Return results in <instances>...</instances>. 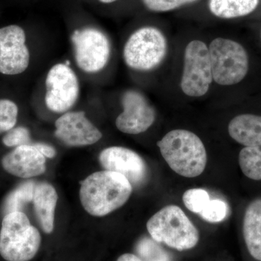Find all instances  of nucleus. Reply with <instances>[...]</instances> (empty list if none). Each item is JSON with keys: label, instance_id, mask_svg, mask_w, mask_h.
<instances>
[{"label": "nucleus", "instance_id": "f257e3e1", "mask_svg": "<svg viewBox=\"0 0 261 261\" xmlns=\"http://www.w3.org/2000/svg\"><path fill=\"white\" fill-rule=\"evenodd\" d=\"M132 190L133 187L124 176L105 170L81 181L80 200L87 213L102 217L124 205Z\"/></svg>", "mask_w": 261, "mask_h": 261}, {"label": "nucleus", "instance_id": "f03ea898", "mask_svg": "<svg viewBox=\"0 0 261 261\" xmlns=\"http://www.w3.org/2000/svg\"><path fill=\"white\" fill-rule=\"evenodd\" d=\"M157 145L168 166L180 176L197 177L205 170L207 160L205 147L193 132L171 130Z\"/></svg>", "mask_w": 261, "mask_h": 261}, {"label": "nucleus", "instance_id": "7ed1b4c3", "mask_svg": "<svg viewBox=\"0 0 261 261\" xmlns=\"http://www.w3.org/2000/svg\"><path fill=\"white\" fill-rule=\"evenodd\" d=\"M42 238L27 215L15 211L5 215L0 230V255L7 261H29L37 255Z\"/></svg>", "mask_w": 261, "mask_h": 261}, {"label": "nucleus", "instance_id": "20e7f679", "mask_svg": "<svg viewBox=\"0 0 261 261\" xmlns=\"http://www.w3.org/2000/svg\"><path fill=\"white\" fill-rule=\"evenodd\" d=\"M151 238L178 251L190 250L198 243V230L183 211L176 205H167L154 214L147 223Z\"/></svg>", "mask_w": 261, "mask_h": 261}, {"label": "nucleus", "instance_id": "39448f33", "mask_svg": "<svg viewBox=\"0 0 261 261\" xmlns=\"http://www.w3.org/2000/svg\"><path fill=\"white\" fill-rule=\"evenodd\" d=\"M208 50L213 79L216 83L233 85L245 78L248 71V57L241 44L218 38L211 43Z\"/></svg>", "mask_w": 261, "mask_h": 261}, {"label": "nucleus", "instance_id": "423d86ee", "mask_svg": "<svg viewBox=\"0 0 261 261\" xmlns=\"http://www.w3.org/2000/svg\"><path fill=\"white\" fill-rule=\"evenodd\" d=\"M75 65L84 73L96 74L109 63L111 44L106 34L93 27L76 29L70 36Z\"/></svg>", "mask_w": 261, "mask_h": 261}, {"label": "nucleus", "instance_id": "0eeeda50", "mask_svg": "<svg viewBox=\"0 0 261 261\" xmlns=\"http://www.w3.org/2000/svg\"><path fill=\"white\" fill-rule=\"evenodd\" d=\"M167 49L166 38L159 29L143 27L134 32L123 48L127 66L140 71H148L164 59Z\"/></svg>", "mask_w": 261, "mask_h": 261}, {"label": "nucleus", "instance_id": "6e6552de", "mask_svg": "<svg viewBox=\"0 0 261 261\" xmlns=\"http://www.w3.org/2000/svg\"><path fill=\"white\" fill-rule=\"evenodd\" d=\"M81 85L78 75L68 63H58L48 70L45 79L44 102L48 110L63 114L79 100Z\"/></svg>", "mask_w": 261, "mask_h": 261}, {"label": "nucleus", "instance_id": "1a4fd4ad", "mask_svg": "<svg viewBox=\"0 0 261 261\" xmlns=\"http://www.w3.org/2000/svg\"><path fill=\"white\" fill-rule=\"evenodd\" d=\"M213 80L208 48L201 41H192L185 49L182 91L190 97H201L207 93Z\"/></svg>", "mask_w": 261, "mask_h": 261}, {"label": "nucleus", "instance_id": "9d476101", "mask_svg": "<svg viewBox=\"0 0 261 261\" xmlns=\"http://www.w3.org/2000/svg\"><path fill=\"white\" fill-rule=\"evenodd\" d=\"M25 30L18 25L0 28V73L21 74L28 69L31 53Z\"/></svg>", "mask_w": 261, "mask_h": 261}, {"label": "nucleus", "instance_id": "9b49d317", "mask_svg": "<svg viewBox=\"0 0 261 261\" xmlns=\"http://www.w3.org/2000/svg\"><path fill=\"white\" fill-rule=\"evenodd\" d=\"M55 136L70 147L94 145L101 140L102 132L86 116L84 111H68L56 120Z\"/></svg>", "mask_w": 261, "mask_h": 261}, {"label": "nucleus", "instance_id": "f8f14e48", "mask_svg": "<svg viewBox=\"0 0 261 261\" xmlns=\"http://www.w3.org/2000/svg\"><path fill=\"white\" fill-rule=\"evenodd\" d=\"M123 112L116 120L120 132L128 135H139L153 124L155 112L145 96L138 91L127 90L121 97Z\"/></svg>", "mask_w": 261, "mask_h": 261}, {"label": "nucleus", "instance_id": "ddd939ff", "mask_svg": "<svg viewBox=\"0 0 261 261\" xmlns=\"http://www.w3.org/2000/svg\"><path fill=\"white\" fill-rule=\"evenodd\" d=\"M99 161L105 170L123 175L132 187H140L147 179V165L132 149L118 146L108 147L99 154Z\"/></svg>", "mask_w": 261, "mask_h": 261}, {"label": "nucleus", "instance_id": "4468645a", "mask_svg": "<svg viewBox=\"0 0 261 261\" xmlns=\"http://www.w3.org/2000/svg\"><path fill=\"white\" fill-rule=\"evenodd\" d=\"M2 166L6 172L22 178L40 176L46 171V158L34 144L15 147L2 159Z\"/></svg>", "mask_w": 261, "mask_h": 261}, {"label": "nucleus", "instance_id": "2eb2a0df", "mask_svg": "<svg viewBox=\"0 0 261 261\" xmlns=\"http://www.w3.org/2000/svg\"><path fill=\"white\" fill-rule=\"evenodd\" d=\"M58 195L55 187L47 182L36 184L34 187V211L44 232L50 233L54 230L55 213Z\"/></svg>", "mask_w": 261, "mask_h": 261}, {"label": "nucleus", "instance_id": "dca6fc26", "mask_svg": "<svg viewBox=\"0 0 261 261\" xmlns=\"http://www.w3.org/2000/svg\"><path fill=\"white\" fill-rule=\"evenodd\" d=\"M228 130L233 140L245 147L261 145V116L240 115L230 121Z\"/></svg>", "mask_w": 261, "mask_h": 261}, {"label": "nucleus", "instance_id": "f3484780", "mask_svg": "<svg viewBox=\"0 0 261 261\" xmlns=\"http://www.w3.org/2000/svg\"><path fill=\"white\" fill-rule=\"evenodd\" d=\"M243 236L249 253L261 261V199L247 206L243 219Z\"/></svg>", "mask_w": 261, "mask_h": 261}, {"label": "nucleus", "instance_id": "a211bd4d", "mask_svg": "<svg viewBox=\"0 0 261 261\" xmlns=\"http://www.w3.org/2000/svg\"><path fill=\"white\" fill-rule=\"evenodd\" d=\"M258 4V0H210L213 14L222 18H233L250 14Z\"/></svg>", "mask_w": 261, "mask_h": 261}, {"label": "nucleus", "instance_id": "6ab92c4d", "mask_svg": "<svg viewBox=\"0 0 261 261\" xmlns=\"http://www.w3.org/2000/svg\"><path fill=\"white\" fill-rule=\"evenodd\" d=\"M239 164L247 178L261 180V145L244 147L239 154Z\"/></svg>", "mask_w": 261, "mask_h": 261}, {"label": "nucleus", "instance_id": "aec40b11", "mask_svg": "<svg viewBox=\"0 0 261 261\" xmlns=\"http://www.w3.org/2000/svg\"><path fill=\"white\" fill-rule=\"evenodd\" d=\"M37 182H23L7 197L4 205L5 215L15 211H21L24 205L33 201L34 187Z\"/></svg>", "mask_w": 261, "mask_h": 261}, {"label": "nucleus", "instance_id": "412c9836", "mask_svg": "<svg viewBox=\"0 0 261 261\" xmlns=\"http://www.w3.org/2000/svg\"><path fill=\"white\" fill-rule=\"evenodd\" d=\"M153 239H142L137 245V252L143 261H168L167 254Z\"/></svg>", "mask_w": 261, "mask_h": 261}, {"label": "nucleus", "instance_id": "4be33fe9", "mask_svg": "<svg viewBox=\"0 0 261 261\" xmlns=\"http://www.w3.org/2000/svg\"><path fill=\"white\" fill-rule=\"evenodd\" d=\"M18 107L9 99H0V134L13 128L18 121Z\"/></svg>", "mask_w": 261, "mask_h": 261}, {"label": "nucleus", "instance_id": "5701e85b", "mask_svg": "<svg viewBox=\"0 0 261 261\" xmlns=\"http://www.w3.org/2000/svg\"><path fill=\"white\" fill-rule=\"evenodd\" d=\"M210 196L202 189H191L183 195V202L189 211L200 214L210 202Z\"/></svg>", "mask_w": 261, "mask_h": 261}, {"label": "nucleus", "instance_id": "b1692460", "mask_svg": "<svg viewBox=\"0 0 261 261\" xmlns=\"http://www.w3.org/2000/svg\"><path fill=\"white\" fill-rule=\"evenodd\" d=\"M3 138V143L8 147H18L20 146L29 145L32 143L31 132L25 126L13 127L5 132Z\"/></svg>", "mask_w": 261, "mask_h": 261}, {"label": "nucleus", "instance_id": "393cba45", "mask_svg": "<svg viewBox=\"0 0 261 261\" xmlns=\"http://www.w3.org/2000/svg\"><path fill=\"white\" fill-rule=\"evenodd\" d=\"M227 211V205L224 202L214 200H210L199 214L207 222L219 223L226 218Z\"/></svg>", "mask_w": 261, "mask_h": 261}, {"label": "nucleus", "instance_id": "a878e982", "mask_svg": "<svg viewBox=\"0 0 261 261\" xmlns=\"http://www.w3.org/2000/svg\"><path fill=\"white\" fill-rule=\"evenodd\" d=\"M195 1L197 0H143V3L149 10L165 12L176 9L183 5Z\"/></svg>", "mask_w": 261, "mask_h": 261}, {"label": "nucleus", "instance_id": "bb28decb", "mask_svg": "<svg viewBox=\"0 0 261 261\" xmlns=\"http://www.w3.org/2000/svg\"><path fill=\"white\" fill-rule=\"evenodd\" d=\"M33 144L44 157L53 159L56 155V149L53 146L44 143V142H36V143Z\"/></svg>", "mask_w": 261, "mask_h": 261}, {"label": "nucleus", "instance_id": "cd10ccee", "mask_svg": "<svg viewBox=\"0 0 261 261\" xmlns=\"http://www.w3.org/2000/svg\"><path fill=\"white\" fill-rule=\"evenodd\" d=\"M117 261H143L140 257L134 255V254L125 253L118 257Z\"/></svg>", "mask_w": 261, "mask_h": 261}, {"label": "nucleus", "instance_id": "c85d7f7f", "mask_svg": "<svg viewBox=\"0 0 261 261\" xmlns=\"http://www.w3.org/2000/svg\"><path fill=\"white\" fill-rule=\"evenodd\" d=\"M100 3H105V4H108V3H112L113 2H116V0H99Z\"/></svg>", "mask_w": 261, "mask_h": 261}]
</instances>
